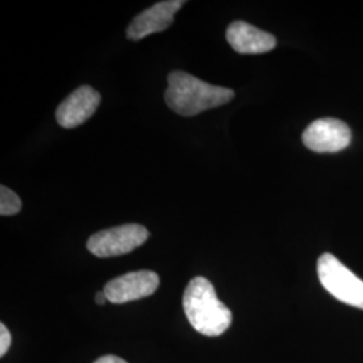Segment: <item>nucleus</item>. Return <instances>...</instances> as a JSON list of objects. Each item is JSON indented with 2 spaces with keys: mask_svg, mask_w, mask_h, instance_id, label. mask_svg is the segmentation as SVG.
Listing matches in <instances>:
<instances>
[{
  "mask_svg": "<svg viewBox=\"0 0 363 363\" xmlns=\"http://www.w3.org/2000/svg\"><path fill=\"white\" fill-rule=\"evenodd\" d=\"M94 300H96V303H97L99 306H104L105 303L108 301V298L105 296L104 291H103V292H97Z\"/></svg>",
  "mask_w": 363,
  "mask_h": 363,
  "instance_id": "nucleus-13",
  "label": "nucleus"
},
{
  "mask_svg": "<svg viewBox=\"0 0 363 363\" xmlns=\"http://www.w3.org/2000/svg\"><path fill=\"white\" fill-rule=\"evenodd\" d=\"M22 208V202L19 196L6 186L0 187V214L13 216L18 214Z\"/></svg>",
  "mask_w": 363,
  "mask_h": 363,
  "instance_id": "nucleus-10",
  "label": "nucleus"
},
{
  "mask_svg": "<svg viewBox=\"0 0 363 363\" xmlns=\"http://www.w3.org/2000/svg\"><path fill=\"white\" fill-rule=\"evenodd\" d=\"M159 286V276L152 271H138L118 276L104 286L108 301L121 304L147 298L155 294Z\"/></svg>",
  "mask_w": 363,
  "mask_h": 363,
  "instance_id": "nucleus-6",
  "label": "nucleus"
},
{
  "mask_svg": "<svg viewBox=\"0 0 363 363\" xmlns=\"http://www.w3.org/2000/svg\"><path fill=\"white\" fill-rule=\"evenodd\" d=\"M183 310L195 331L206 337H220L233 320L232 311L217 298L213 284L202 276L194 277L186 286Z\"/></svg>",
  "mask_w": 363,
  "mask_h": 363,
  "instance_id": "nucleus-1",
  "label": "nucleus"
},
{
  "mask_svg": "<svg viewBox=\"0 0 363 363\" xmlns=\"http://www.w3.org/2000/svg\"><path fill=\"white\" fill-rule=\"evenodd\" d=\"M226 39L232 49L240 54H262L271 52L276 46L272 34L242 21L233 22L228 27Z\"/></svg>",
  "mask_w": 363,
  "mask_h": 363,
  "instance_id": "nucleus-9",
  "label": "nucleus"
},
{
  "mask_svg": "<svg viewBox=\"0 0 363 363\" xmlns=\"http://www.w3.org/2000/svg\"><path fill=\"white\" fill-rule=\"evenodd\" d=\"M318 276L325 286L339 301L363 310V281L346 268L331 253H325L318 259Z\"/></svg>",
  "mask_w": 363,
  "mask_h": 363,
  "instance_id": "nucleus-3",
  "label": "nucleus"
},
{
  "mask_svg": "<svg viewBox=\"0 0 363 363\" xmlns=\"http://www.w3.org/2000/svg\"><path fill=\"white\" fill-rule=\"evenodd\" d=\"M234 97V91L210 85L186 72H172L164 94L166 103L181 116H195L203 111L228 104Z\"/></svg>",
  "mask_w": 363,
  "mask_h": 363,
  "instance_id": "nucleus-2",
  "label": "nucleus"
},
{
  "mask_svg": "<svg viewBox=\"0 0 363 363\" xmlns=\"http://www.w3.org/2000/svg\"><path fill=\"white\" fill-rule=\"evenodd\" d=\"M94 363H128L125 362L124 359H121V358H118L116 355H105V357H101V358H99L97 361Z\"/></svg>",
  "mask_w": 363,
  "mask_h": 363,
  "instance_id": "nucleus-12",
  "label": "nucleus"
},
{
  "mask_svg": "<svg viewBox=\"0 0 363 363\" xmlns=\"http://www.w3.org/2000/svg\"><path fill=\"white\" fill-rule=\"evenodd\" d=\"M148 235V230L142 225L127 223L93 234L86 247L96 257H116L142 247Z\"/></svg>",
  "mask_w": 363,
  "mask_h": 363,
  "instance_id": "nucleus-4",
  "label": "nucleus"
},
{
  "mask_svg": "<svg viewBox=\"0 0 363 363\" xmlns=\"http://www.w3.org/2000/svg\"><path fill=\"white\" fill-rule=\"evenodd\" d=\"M100 101L101 96L99 91L88 85L79 86L57 108V121L64 128H76L94 115Z\"/></svg>",
  "mask_w": 363,
  "mask_h": 363,
  "instance_id": "nucleus-8",
  "label": "nucleus"
},
{
  "mask_svg": "<svg viewBox=\"0 0 363 363\" xmlns=\"http://www.w3.org/2000/svg\"><path fill=\"white\" fill-rule=\"evenodd\" d=\"M11 346V334L6 325H0V357H4Z\"/></svg>",
  "mask_w": 363,
  "mask_h": 363,
  "instance_id": "nucleus-11",
  "label": "nucleus"
},
{
  "mask_svg": "<svg viewBox=\"0 0 363 363\" xmlns=\"http://www.w3.org/2000/svg\"><path fill=\"white\" fill-rule=\"evenodd\" d=\"M184 3L183 0H166L151 6L135 16L127 28V37L130 40H140L151 34L167 30L174 22L175 13L181 10Z\"/></svg>",
  "mask_w": 363,
  "mask_h": 363,
  "instance_id": "nucleus-7",
  "label": "nucleus"
},
{
  "mask_svg": "<svg viewBox=\"0 0 363 363\" xmlns=\"http://www.w3.org/2000/svg\"><path fill=\"white\" fill-rule=\"evenodd\" d=\"M351 130L337 118H319L311 123L303 133V143L313 152L334 154L349 147Z\"/></svg>",
  "mask_w": 363,
  "mask_h": 363,
  "instance_id": "nucleus-5",
  "label": "nucleus"
}]
</instances>
